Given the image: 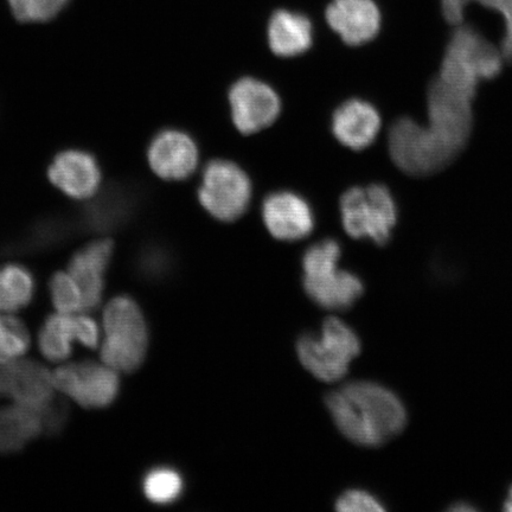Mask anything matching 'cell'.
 <instances>
[{
  "label": "cell",
  "instance_id": "cell-1",
  "mask_svg": "<svg viewBox=\"0 0 512 512\" xmlns=\"http://www.w3.org/2000/svg\"><path fill=\"white\" fill-rule=\"evenodd\" d=\"M472 98L439 78L428 87V124L401 118L390 128L389 153L398 168L411 176L443 170L470 138Z\"/></svg>",
  "mask_w": 512,
  "mask_h": 512
},
{
  "label": "cell",
  "instance_id": "cell-2",
  "mask_svg": "<svg viewBox=\"0 0 512 512\" xmlns=\"http://www.w3.org/2000/svg\"><path fill=\"white\" fill-rule=\"evenodd\" d=\"M326 406L344 437L364 447L387 444L407 426L405 403L376 382L347 383L326 398Z\"/></svg>",
  "mask_w": 512,
  "mask_h": 512
},
{
  "label": "cell",
  "instance_id": "cell-3",
  "mask_svg": "<svg viewBox=\"0 0 512 512\" xmlns=\"http://www.w3.org/2000/svg\"><path fill=\"white\" fill-rule=\"evenodd\" d=\"M504 55L471 25H458L447 44L438 78L475 99L480 81L501 74Z\"/></svg>",
  "mask_w": 512,
  "mask_h": 512
},
{
  "label": "cell",
  "instance_id": "cell-4",
  "mask_svg": "<svg viewBox=\"0 0 512 512\" xmlns=\"http://www.w3.org/2000/svg\"><path fill=\"white\" fill-rule=\"evenodd\" d=\"M341 254V246L331 239L316 243L304 254L305 291L324 309H350L364 292L362 280L357 275L338 270Z\"/></svg>",
  "mask_w": 512,
  "mask_h": 512
},
{
  "label": "cell",
  "instance_id": "cell-5",
  "mask_svg": "<svg viewBox=\"0 0 512 512\" xmlns=\"http://www.w3.org/2000/svg\"><path fill=\"white\" fill-rule=\"evenodd\" d=\"M104 329L102 363L123 373L139 369L149 347V330L136 300L128 296L112 299L104 312Z\"/></svg>",
  "mask_w": 512,
  "mask_h": 512
},
{
  "label": "cell",
  "instance_id": "cell-6",
  "mask_svg": "<svg viewBox=\"0 0 512 512\" xmlns=\"http://www.w3.org/2000/svg\"><path fill=\"white\" fill-rule=\"evenodd\" d=\"M297 352L307 371L324 382H335L348 374L352 361L361 354V341L343 320H325L320 336L299 338Z\"/></svg>",
  "mask_w": 512,
  "mask_h": 512
},
{
  "label": "cell",
  "instance_id": "cell-7",
  "mask_svg": "<svg viewBox=\"0 0 512 512\" xmlns=\"http://www.w3.org/2000/svg\"><path fill=\"white\" fill-rule=\"evenodd\" d=\"M345 232L351 238L368 239L383 246L398 223V206L392 192L382 184L351 188L341 198Z\"/></svg>",
  "mask_w": 512,
  "mask_h": 512
},
{
  "label": "cell",
  "instance_id": "cell-8",
  "mask_svg": "<svg viewBox=\"0 0 512 512\" xmlns=\"http://www.w3.org/2000/svg\"><path fill=\"white\" fill-rule=\"evenodd\" d=\"M252 184L246 172L228 160H214L204 169L198 197L204 209L223 222H233L246 213Z\"/></svg>",
  "mask_w": 512,
  "mask_h": 512
},
{
  "label": "cell",
  "instance_id": "cell-9",
  "mask_svg": "<svg viewBox=\"0 0 512 512\" xmlns=\"http://www.w3.org/2000/svg\"><path fill=\"white\" fill-rule=\"evenodd\" d=\"M53 381L56 390L83 408H106L117 399L120 390L118 371L93 361L57 368Z\"/></svg>",
  "mask_w": 512,
  "mask_h": 512
},
{
  "label": "cell",
  "instance_id": "cell-10",
  "mask_svg": "<svg viewBox=\"0 0 512 512\" xmlns=\"http://www.w3.org/2000/svg\"><path fill=\"white\" fill-rule=\"evenodd\" d=\"M234 124L243 134H252L272 125L279 117L281 102L265 82L243 78L229 92Z\"/></svg>",
  "mask_w": 512,
  "mask_h": 512
},
{
  "label": "cell",
  "instance_id": "cell-11",
  "mask_svg": "<svg viewBox=\"0 0 512 512\" xmlns=\"http://www.w3.org/2000/svg\"><path fill=\"white\" fill-rule=\"evenodd\" d=\"M99 338V326L92 317L83 313L57 312L44 322L38 334V347L47 360L62 362L72 355L75 339L89 349H96Z\"/></svg>",
  "mask_w": 512,
  "mask_h": 512
},
{
  "label": "cell",
  "instance_id": "cell-12",
  "mask_svg": "<svg viewBox=\"0 0 512 512\" xmlns=\"http://www.w3.org/2000/svg\"><path fill=\"white\" fill-rule=\"evenodd\" d=\"M326 22L348 46L373 41L381 29V11L374 0H332L325 11Z\"/></svg>",
  "mask_w": 512,
  "mask_h": 512
},
{
  "label": "cell",
  "instance_id": "cell-13",
  "mask_svg": "<svg viewBox=\"0 0 512 512\" xmlns=\"http://www.w3.org/2000/svg\"><path fill=\"white\" fill-rule=\"evenodd\" d=\"M262 219L273 238L281 241L302 240L315 227L309 204L290 191L274 192L268 196L262 206Z\"/></svg>",
  "mask_w": 512,
  "mask_h": 512
},
{
  "label": "cell",
  "instance_id": "cell-14",
  "mask_svg": "<svg viewBox=\"0 0 512 512\" xmlns=\"http://www.w3.org/2000/svg\"><path fill=\"white\" fill-rule=\"evenodd\" d=\"M147 159L153 172L168 181H182L194 174L198 149L187 133L165 130L153 138Z\"/></svg>",
  "mask_w": 512,
  "mask_h": 512
},
{
  "label": "cell",
  "instance_id": "cell-15",
  "mask_svg": "<svg viewBox=\"0 0 512 512\" xmlns=\"http://www.w3.org/2000/svg\"><path fill=\"white\" fill-rule=\"evenodd\" d=\"M111 240H98L80 249L69 262L68 273L80 287L83 312L98 309L104 294V275L113 254Z\"/></svg>",
  "mask_w": 512,
  "mask_h": 512
},
{
  "label": "cell",
  "instance_id": "cell-16",
  "mask_svg": "<svg viewBox=\"0 0 512 512\" xmlns=\"http://www.w3.org/2000/svg\"><path fill=\"white\" fill-rule=\"evenodd\" d=\"M51 183L75 200H86L98 190L101 171L91 153L79 150L61 152L49 168Z\"/></svg>",
  "mask_w": 512,
  "mask_h": 512
},
{
  "label": "cell",
  "instance_id": "cell-17",
  "mask_svg": "<svg viewBox=\"0 0 512 512\" xmlns=\"http://www.w3.org/2000/svg\"><path fill=\"white\" fill-rule=\"evenodd\" d=\"M381 130L379 111L367 101L349 100L337 108L332 118V132L338 142L351 150L367 149Z\"/></svg>",
  "mask_w": 512,
  "mask_h": 512
},
{
  "label": "cell",
  "instance_id": "cell-18",
  "mask_svg": "<svg viewBox=\"0 0 512 512\" xmlns=\"http://www.w3.org/2000/svg\"><path fill=\"white\" fill-rule=\"evenodd\" d=\"M53 373L34 360L10 362L9 398L16 405L40 412L54 399Z\"/></svg>",
  "mask_w": 512,
  "mask_h": 512
},
{
  "label": "cell",
  "instance_id": "cell-19",
  "mask_svg": "<svg viewBox=\"0 0 512 512\" xmlns=\"http://www.w3.org/2000/svg\"><path fill=\"white\" fill-rule=\"evenodd\" d=\"M268 44L275 55L294 57L309 50L313 27L309 18L288 10L275 11L268 23Z\"/></svg>",
  "mask_w": 512,
  "mask_h": 512
},
{
  "label": "cell",
  "instance_id": "cell-20",
  "mask_svg": "<svg viewBox=\"0 0 512 512\" xmlns=\"http://www.w3.org/2000/svg\"><path fill=\"white\" fill-rule=\"evenodd\" d=\"M42 433L40 412L16 403L0 408V453L19 452Z\"/></svg>",
  "mask_w": 512,
  "mask_h": 512
},
{
  "label": "cell",
  "instance_id": "cell-21",
  "mask_svg": "<svg viewBox=\"0 0 512 512\" xmlns=\"http://www.w3.org/2000/svg\"><path fill=\"white\" fill-rule=\"evenodd\" d=\"M131 210V198L120 188L108 189L91 204L83 215V223L94 232H107L123 222Z\"/></svg>",
  "mask_w": 512,
  "mask_h": 512
},
{
  "label": "cell",
  "instance_id": "cell-22",
  "mask_svg": "<svg viewBox=\"0 0 512 512\" xmlns=\"http://www.w3.org/2000/svg\"><path fill=\"white\" fill-rule=\"evenodd\" d=\"M473 3L496 11L502 17L504 36L501 50L504 59L512 62V0H441V10L446 21L458 27L464 23L466 9Z\"/></svg>",
  "mask_w": 512,
  "mask_h": 512
},
{
  "label": "cell",
  "instance_id": "cell-23",
  "mask_svg": "<svg viewBox=\"0 0 512 512\" xmlns=\"http://www.w3.org/2000/svg\"><path fill=\"white\" fill-rule=\"evenodd\" d=\"M184 489V482L179 472L171 467H156L146 473L143 491L150 502L165 505L178 501Z\"/></svg>",
  "mask_w": 512,
  "mask_h": 512
},
{
  "label": "cell",
  "instance_id": "cell-24",
  "mask_svg": "<svg viewBox=\"0 0 512 512\" xmlns=\"http://www.w3.org/2000/svg\"><path fill=\"white\" fill-rule=\"evenodd\" d=\"M29 347V330L23 320L14 313H0V364L22 357Z\"/></svg>",
  "mask_w": 512,
  "mask_h": 512
},
{
  "label": "cell",
  "instance_id": "cell-25",
  "mask_svg": "<svg viewBox=\"0 0 512 512\" xmlns=\"http://www.w3.org/2000/svg\"><path fill=\"white\" fill-rule=\"evenodd\" d=\"M0 278L15 312L31 303L35 294V279L28 268L21 265L5 266L0 270Z\"/></svg>",
  "mask_w": 512,
  "mask_h": 512
},
{
  "label": "cell",
  "instance_id": "cell-26",
  "mask_svg": "<svg viewBox=\"0 0 512 512\" xmlns=\"http://www.w3.org/2000/svg\"><path fill=\"white\" fill-rule=\"evenodd\" d=\"M12 15L23 23H43L59 16L69 0H8Z\"/></svg>",
  "mask_w": 512,
  "mask_h": 512
},
{
  "label": "cell",
  "instance_id": "cell-27",
  "mask_svg": "<svg viewBox=\"0 0 512 512\" xmlns=\"http://www.w3.org/2000/svg\"><path fill=\"white\" fill-rule=\"evenodd\" d=\"M51 300L57 312H83V298L80 287L68 272H57L49 281Z\"/></svg>",
  "mask_w": 512,
  "mask_h": 512
},
{
  "label": "cell",
  "instance_id": "cell-28",
  "mask_svg": "<svg viewBox=\"0 0 512 512\" xmlns=\"http://www.w3.org/2000/svg\"><path fill=\"white\" fill-rule=\"evenodd\" d=\"M336 509L341 512H383L379 498L364 490H349L338 498Z\"/></svg>",
  "mask_w": 512,
  "mask_h": 512
},
{
  "label": "cell",
  "instance_id": "cell-29",
  "mask_svg": "<svg viewBox=\"0 0 512 512\" xmlns=\"http://www.w3.org/2000/svg\"><path fill=\"white\" fill-rule=\"evenodd\" d=\"M40 415L43 433H46L49 437H55L67 425L69 408L66 400L54 396V399L41 409Z\"/></svg>",
  "mask_w": 512,
  "mask_h": 512
},
{
  "label": "cell",
  "instance_id": "cell-30",
  "mask_svg": "<svg viewBox=\"0 0 512 512\" xmlns=\"http://www.w3.org/2000/svg\"><path fill=\"white\" fill-rule=\"evenodd\" d=\"M10 362L0 364V399L9 398Z\"/></svg>",
  "mask_w": 512,
  "mask_h": 512
},
{
  "label": "cell",
  "instance_id": "cell-31",
  "mask_svg": "<svg viewBox=\"0 0 512 512\" xmlns=\"http://www.w3.org/2000/svg\"><path fill=\"white\" fill-rule=\"evenodd\" d=\"M451 511H473L476 510L469 503L458 502L457 504H453V507L450 509Z\"/></svg>",
  "mask_w": 512,
  "mask_h": 512
},
{
  "label": "cell",
  "instance_id": "cell-32",
  "mask_svg": "<svg viewBox=\"0 0 512 512\" xmlns=\"http://www.w3.org/2000/svg\"><path fill=\"white\" fill-rule=\"evenodd\" d=\"M503 509L505 511L512 512V485L510 486V489L508 492V497H507V499H505Z\"/></svg>",
  "mask_w": 512,
  "mask_h": 512
}]
</instances>
